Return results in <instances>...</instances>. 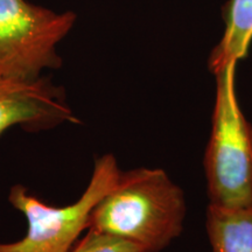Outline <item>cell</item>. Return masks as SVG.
<instances>
[{"mask_svg": "<svg viewBox=\"0 0 252 252\" xmlns=\"http://www.w3.org/2000/svg\"><path fill=\"white\" fill-rule=\"evenodd\" d=\"M76 23L71 11L58 12L27 0H0V77L35 81L59 69L58 45Z\"/></svg>", "mask_w": 252, "mask_h": 252, "instance_id": "277c9868", "label": "cell"}, {"mask_svg": "<svg viewBox=\"0 0 252 252\" xmlns=\"http://www.w3.org/2000/svg\"><path fill=\"white\" fill-rule=\"evenodd\" d=\"M252 43V0H230L225 11V31L213 49L209 69L213 74L230 63L247 58Z\"/></svg>", "mask_w": 252, "mask_h": 252, "instance_id": "52a82bcc", "label": "cell"}, {"mask_svg": "<svg viewBox=\"0 0 252 252\" xmlns=\"http://www.w3.org/2000/svg\"><path fill=\"white\" fill-rule=\"evenodd\" d=\"M206 230L213 252H252V204L228 208L209 203Z\"/></svg>", "mask_w": 252, "mask_h": 252, "instance_id": "8992f818", "label": "cell"}, {"mask_svg": "<svg viewBox=\"0 0 252 252\" xmlns=\"http://www.w3.org/2000/svg\"><path fill=\"white\" fill-rule=\"evenodd\" d=\"M236 65L214 74L216 96L203 159L209 203L228 208L252 204V124L238 103Z\"/></svg>", "mask_w": 252, "mask_h": 252, "instance_id": "7a4b0ae2", "label": "cell"}, {"mask_svg": "<svg viewBox=\"0 0 252 252\" xmlns=\"http://www.w3.org/2000/svg\"><path fill=\"white\" fill-rule=\"evenodd\" d=\"M186 213L184 190L169 175L161 168L140 167L121 171L94 207L88 229L159 252L181 235Z\"/></svg>", "mask_w": 252, "mask_h": 252, "instance_id": "6da1fadb", "label": "cell"}, {"mask_svg": "<svg viewBox=\"0 0 252 252\" xmlns=\"http://www.w3.org/2000/svg\"><path fill=\"white\" fill-rule=\"evenodd\" d=\"M80 124L62 87L48 77L18 81L0 77V135L9 128L41 132L63 124Z\"/></svg>", "mask_w": 252, "mask_h": 252, "instance_id": "5b68a950", "label": "cell"}, {"mask_svg": "<svg viewBox=\"0 0 252 252\" xmlns=\"http://www.w3.org/2000/svg\"><path fill=\"white\" fill-rule=\"evenodd\" d=\"M121 169L112 154L96 159L90 181L76 202L56 207L42 202L23 185L9 189L8 202L23 213L27 232L13 243L0 242V252H69L88 229L97 202L117 182Z\"/></svg>", "mask_w": 252, "mask_h": 252, "instance_id": "3957f363", "label": "cell"}, {"mask_svg": "<svg viewBox=\"0 0 252 252\" xmlns=\"http://www.w3.org/2000/svg\"><path fill=\"white\" fill-rule=\"evenodd\" d=\"M69 252H147L138 244L116 236L88 229Z\"/></svg>", "mask_w": 252, "mask_h": 252, "instance_id": "ba28073f", "label": "cell"}]
</instances>
